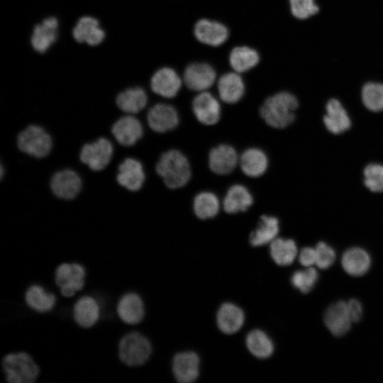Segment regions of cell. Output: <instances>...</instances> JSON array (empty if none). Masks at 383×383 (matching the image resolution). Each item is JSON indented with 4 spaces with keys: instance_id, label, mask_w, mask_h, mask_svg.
Listing matches in <instances>:
<instances>
[{
    "instance_id": "6da1fadb",
    "label": "cell",
    "mask_w": 383,
    "mask_h": 383,
    "mask_svg": "<svg viewBox=\"0 0 383 383\" xmlns=\"http://www.w3.org/2000/svg\"><path fill=\"white\" fill-rule=\"evenodd\" d=\"M299 106L297 96L291 91L282 89L267 95L262 101L259 112L268 126L284 128L294 121Z\"/></svg>"
},
{
    "instance_id": "7a4b0ae2",
    "label": "cell",
    "mask_w": 383,
    "mask_h": 383,
    "mask_svg": "<svg viewBox=\"0 0 383 383\" xmlns=\"http://www.w3.org/2000/svg\"><path fill=\"white\" fill-rule=\"evenodd\" d=\"M155 172L169 189H179L191 179L192 170L187 157L177 150L162 152L155 163Z\"/></svg>"
},
{
    "instance_id": "3957f363",
    "label": "cell",
    "mask_w": 383,
    "mask_h": 383,
    "mask_svg": "<svg viewBox=\"0 0 383 383\" xmlns=\"http://www.w3.org/2000/svg\"><path fill=\"white\" fill-rule=\"evenodd\" d=\"M16 145L22 153L40 160L48 157L52 152L53 139L45 127L30 123L18 133Z\"/></svg>"
},
{
    "instance_id": "277c9868",
    "label": "cell",
    "mask_w": 383,
    "mask_h": 383,
    "mask_svg": "<svg viewBox=\"0 0 383 383\" xmlns=\"http://www.w3.org/2000/svg\"><path fill=\"white\" fill-rule=\"evenodd\" d=\"M1 366L9 383H33L40 374V368L33 358L23 351L4 355Z\"/></svg>"
},
{
    "instance_id": "5b68a950",
    "label": "cell",
    "mask_w": 383,
    "mask_h": 383,
    "mask_svg": "<svg viewBox=\"0 0 383 383\" xmlns=\"http://www.w3.org/2000/svg\"><path fill=\"white\" fill-rule=\"evenodd\" d=\"M114 153L113 140L106 136H101L82 146L79 160L90 170L101 172L110 165Z\"/></svg>"
},
{
    "instance_id": "8992f818",
    "label": "cell",
    "mask_w": 383,
    "mask_h": 383,
    "mask_svg": "<svg viewBox=\"0 0 383 383\" xmlns=\"http://www.w3.org/2000/svg\"><path fill=\"white\" fill-rule=\"evenodd\" d=\"M152 353L149 340L138 331L124 335L118 344L119 360L128 367H138L145 364Z\"/></svg>"
},
{
    "instance_id": "52a82bcc",
    "label": "cell",
    "mask_w": 383,
    "mask_h": 383,
    "mask_svg": "<svg viewBox=\"0 0 383 383\" xmlns=\"http://www.w3.org/2000/svg\"><path fill=\"white\" fill-rule=\"evenodd\" d=\"M181 74L185 89L195 93L209 91L216 85L219 75L215 66L205 60L188 63Z\"/></svg>"
},
{
    "instance_id": "ba28073f",
    "label": "cell",
    "mask_w": 383,
    "mask_h": 383,
    "mask_svg": "<svg viewBox=\"0 0 383 383\" xmlns=\"http://www.w3.org/2000/svg\"><path fill=\"white\" fill-rule=\"evenodd\" d=\"M148 87L152 94L165 99H174L183 89L182 74L174 67L163 65L152 74Z\"/></svg>"
},
{
    "instance_id": "9c48e42d",
    "label": "cell",
    "mask_w": 383,
    "mask_h": 383,
    "mask_svg": "<svg viewBox=\"0 0 383 383\" xmlns=\"http://www.w3.org/2000/svg\"><path fill=\"white\" fill-rule=\"evenodd\" d=\"M146 128L139 116L121 115L111 127V135L113 142L124 148L135 145L143 137Z\"/></svg>"
},
{
    "instance_id": "30bf717a",
    "label": "cell",
    "mask_w": 383,
    "mask_h": 383,
    "mask_svg": "<svg viewBox=\"0 0 383 383\" xmlns=\"http://www.w3.org/2000/svg\"><path fill=\"white\" fill-rule=\"evenodd\" d=\"M143 122L153 133L163 134L176 128L179 122V113L171 104L158 101L149 106L145 113Z\"/></svg>"
},
{
    "instance_id": "8fae6325",
    "label": "cell",
    "mask_w": 383,
    "mask_h": 383,
    "mask_svg": "<svg viewBox=\"0 0 383 383\" xmlns=\"http://www.w3.org/2000/svg\"><path fill=\"white\" fill-rule=\"evenodd\" d=\"M193 34L201 44L211 47L220 48L230 38V29L223 21L209 17L199 18L194 24Z\"/></svg>"
},
{
    "instance_id": "7c38bea8",
    "label": "cell",
    "mask_w": 383,
    "mask_h": 383,
    "mask_svg": "<svg viewBox=\"0 0 383 383\" xmlns=\"http://www.w3.org/2000/svg\"><path fill=\"white\" fill-rule=\"evenodd\" d=\"M49 187L56 198L63 201H72L82 192L83 179L76 170L65 167L57 170L52 174Z\"/></svg>"
},
{
    "instance_id": "4fadbf2b",
    "label": "cell",
    "mask_w": 383,
    "mask_h": 383,
    "mask_svg": "<svg viewBox=\"0 0 383 383\" xmlns=\"http://www.w3.org/2000/svg\"><path fill=\"white\" fill-rule=\"evenodd\" d=\"M86 270L77 262H62L55 270L54 281L64 297H72L85 286Z\"/></svg>"
},
{
    "instance_id": "5bb4252c",
    "label": "cell",
    "mask_w": 383,
    "mask_h": 383,
    "mask_svg": "<svg viewBox=\"0 0 383 383\" xmlns=\"http://www.w3.org/2000/svg\"><path fill=\"white\" fill-rule=\"evenodd\" d=\"M147 180L143 163L133 156L125 157L118 165L116 181L123 189L137 192L143 189Z\"/></svg>"
},
{
    "instance_id": "9a60e30c",
    "label": "cell",
    "mask_w": 383,
    "mask_h": 383,
    "mask_svg": "<svg viewBox=\"0 0 383 383\" xmlns=\"http://www.w3.org/2000/svg\"><path fill=\"white\" fill-rule=\"evenodd\" d=\"M215 86L218 99L229 105L240 102L247 92L244 75L232 70L220 74Z\"/></svg>"
},
{
    "instance_id": "2e32d148",
    "label": "cell",
    "mask_w": 383,
    "mask_h": 383,
    "mask_svg": "<svg viewBox=\"0 0 383 383\" xmlns=\"http://www.w3.org/2000/svg\"><path fill=\"white\" fill-rule=\"evenodd\" d=\"M150 99L145 87L140 85L127 87L116 96L115 103L122 114L139 116L148 108Z\"/></svg>"
},
{
    "instance_id": "e0dca14e",
    "label": "cell",
    "mask_w": 383,
    "mask_h": 383,
    "mask_svg": "<svg viewBox=\"0 0 383 383\" xmlns=\"http://www.w3.org/2000/svg\"><path fill=\"white\" fill-rule=\"evenodd\" d=\"M218 99L210 91L196 93L192 99V109L199 122L206 126H213L219 121L221 106Z\"/></svg>"
},
{
    "instance_id": "ac0fdd59",
    "label": "cell",
    "mask_w": 383,
    "mask_h": 383,
    "mask_svg": "<svg viewBox=\"0 0 383 383\" xmlns=\"http://www.w3.org/2000/svg\"><path fill=\"white\" fill-rule=\"evenodd\" d=\"M73 39L78 43L96 47L106 39V32L94 16L84 15L75 23L72 30Z\"/></svg>"
},
{
    "instance_id": "d6986e66",
    "label": "cell",
    "mask_w": 383,
    "mask_h": 383,
    "mask_svg": "<svg viewBox=\"0 0 383 383\" xmlns=\"http://www.w3.org/2000/svg\"><path fill=\"white\" fill-rule=\"evenodd\" d=\"M58 32V19L53 16L45 17L33 28L30 38L32 48L38 53H45L57 41Z\"/></svg>"
},
{
    "instance_id": "ffe728a7",
    "label": "cell",
    "mask_w": 383,
    "mask_h": 383,
    "mask_svg": "<svg viewBox=\"0 0 383 383\" xmlns=\"http://www.w3.org/2000/svg\"><path fill=\"white\" fill-rule=\"evenodd\" d=\"M260 61L259 50L247 44L234 45L228 55L230 69L243 75L256 68Z\"/></svg>"
},
{
    "instance_id": "44dd1931",
    "label": "cell",
    "mask_w": 383,
    "mask_h": 383,
    "mask_svg": "<svg viewBox=\"0 0 383 383\" xmlns=\"http://www.w3.org/2000/svg\"><path fill=\"white\" fill-rule=\"evenodd\" d=\"M116 313L121 321L127 325L140 323L145 316V306L142 298L135 292L123 294L116 306Z\"/></svg>"
},
{
    "instance_id": "7402d4cb",
    "label": "cell",
    "mask_w": 383,
    "mask_h": 383,
    "mask_svg": "<svg viewBox=\"0 0 383 383\" xmlns=\"http://www.w3.org/2000/svg\"><path fill=\"white\" fill-rule=\"evenodd\" d=\"M208 162L213 172L226 175L233 172L239 164V156L231 145L221 144L211 150Z\"/></svg>"
},
{
    "instance_id": "603a6c76",
    "label": "cell",
    "mask_w": 383,
    "mask_h": 383,
    "mask_svg": "<svg viewBox=\"0 0 383 383\" xmlns=\"http://www.w3.org/2000/svg\"><path fill=\"white\" fill-rule=\"evenodd\" d=\"M323 123L332 133L338 134L350 128L351 121L340 100L336 97L328 99L325 104Z\"/></svg>"
},
{
    "instance_id": "cb8c5ba5",
    "label": "cell",
    "mask_w": 383,
    "mask_h": 383,
    "mask_svg": "<svg viewBox=\"0 0 383 383\" xmlns=\"http://www.w3.org/2000/svg\"><path fill=\"white\" fill-rule=\"evenodd\" d=\"M72 315L74 322L79 327L90 328L98 322L101 309L96 299L91 296L84 295L75 301Z\"/></svg>"
},
{
    "instance_id": "d4e9b609",
    "label": "cell",
    "mask_w": 383,
    "mask_h": 383,
    "mask_svg": "<svg viewBox=\"0 0 383 383\" xmlns=\"http://www.w3.org/2000/svg\"><path fill=\"white\" fill-rule=\"evenodd\" d=\"M172 371L175 379L181 383L195 381L199 373V358L193 352L177 354L172 362Z\"/></svg>"
},
{
    "instance_id": "484cf974",
    "label": "cell",
    "mask_w": 383,
    "mask_h": 383,
    "mask_svg": "<svg viewBox=\"0 0 383 383\" xmlns=\"http://www.w3.org/2000/svg\"><path fill=\"white\" fill-rule=\"evenodd\" d=\"M324 323L335 336L345 335L350 328V320L347 303L340 301L331 304L324 314Z\"/></svg>"
},
{
    "instance_id": "4316f807",
    "label": "cell",
    "mask_w": 383,
    "mask_h": 383,
    "mask_svg": "<svg viewBox=\"0 0 383 383\" xmlns=\"http://www.w3.org/2000/svg\"><path fill=\"white\" fill-rule=\"evenodd\" d=\"M268 158L265 152L257 148L245 150L239 157L242 172L250 177H259L267 171Z\"/></svg>"
},
{
    "instance_id": "83f0119b",
    "label": "cell",
    "mask_w": 383,
    "mask_h": 383,
    "mask_svg": "<svg viewBox=\"0 0 383 383\" xmlns=\"http://www.w3.org/2000/svg\"><path fill=\"white\" fill-rule=\"evenodd\" d=\"M253 198L250 191L243 185H232L223 200V208L228 213H237L247 211L252 204Z\"/></svg>"
},
{
    "instance_id": "f1b7e54d",
    "label": "cell",
    "mask_w": 383,
    "mask_h": 383,
    "mask_svg": "<svg viewBox=\"0 0 383 383\" xmlns=\"http://www.w3.org/2000/svg\"><path fill=\"white\" fill-rule=\"evenodd\" d=\"M243 311L231 303L223 304L217 313V324L219 329L226 334H233L240 330L244 323Z\"/></svg>"
},
{
    "instance_id": "f546056e",
    "label": "cell",
    "mask_w": 383,
    "mask_h": 383,
    "mask_svg": "<svg viewBox=\"0 0 383 383\" xmlns=\"http://www.w3.org/2000/svg\"><path fill=\"white\" fill-rule=\"evenodd\" d=\"M26 305L38 313L51 311L56 304L54 294L48 292L39 284H32L27 288L24 294Z\"/></svg>"
},
{
    "instance_id": "4dcf8cb0",
    "label": "cell",
    "mask_w": 383,
    "mask_h": 383,
    "mask_svg": "<svg viewBox=\"0 0 383 383\" xmlns=\"http://www.w3.org/2000/svg\"><path fill=\"white\" fill-rule=\"evenodd\" d=\"M279 231V220L272 216L263 215L257 228L250 233V243L255 247L265 245L277 238Z\"/></svg>"
},
{
    "instance_id": "1f68e13d",
    "label": "cell",
    "mask_w": 383,
    "mask_h": 383,
    "mask_svg": "<svg viewBox=\"0 0 383 383\" xmlns=\"http://www.w3.org/2000/svg\"><path fill=\"white\" fill-rule=\"evenodd\" d=\"M371 264L368 253L360 248H352L346 250L342 257L344 270L352 276H362L369 270Z\"/></svg>"
},
{
    "instance_id": "d6a6232c",
    "label": "cell",
    "mask_w": 383,
    "mask_h": 383,
    "mask_svg": "<svg viewBox=\"0 0 383 383\" xmlns=\"http://www.w3.org/2000/svg\"><path fill=\"white\" fill-rule=\"evenodd\" d=\"M220 209L218 196L211 192H201L196 195L193 210L197 218L206 220L215 217Z\"/></svg>"
},
{
    "instance_id": "836d02e7",
    "label": "cell",
    "mask_w": 383,
    "mask_h": 383,
    "mask_svg": "<svg viewBox=\"0 0 383 383\" xmlns=\"http://www.w3.org/2000/svg\"><path fill=\"white\" fill-rule=\"evenodd\" d=\"M270 251L276 264L287 266L291 265L296 258L297 248L293 240L279 238L270 243Z\"/></svg>"
},
{
    "instance_id": "e575fe53",
    "label": "cell",
    "mask_w": 383,
    "mask_h": 383,
    "mask_svg": "<svg viewBox=\"0 0 383 383\" xmlns=\"http://www.w3.org/2000/svg\"><path fill=\"white\" fill-rule=\"evenodd\" d=\"M360 100L371 111H383V82L371 80L365 82L360 90Z\"/></svg>"
},
{
    "instance_id": "d590c367",
    "label": "cell",
    "mask_w": 383,
    "mask_h": 383,
    "mask_svg": "<svg viewBox=\"0 0 383 383\" xmlns=\"http://www.w3.org/2000/svg\"><path fill=\"white\" fill-rule=\"evenodd\" d=\"M246 345L252 355L260 359L270 357L274 351L272 341L260 330H254L248 334Z\"/></svg>"
},
{
    "instance_id": "8d00e7d4",
    "label": "cell",
    "mask_w": 383,
    "mask_h": 383,
    "mask_svg": "<svg viewBox=\"0 0 383 383\" xmlns=\"http://www.w3.org/2000/svg\"><path fill=\"white\" fill-rule=\"evenodd\" d=\"M289 7L292 16L298 20L309 19L320 11L316 0H289Z\"/></svg>"
},
{
    "instance_id": "74e56055",
    "label": "cell",
    "mask_w": 383,
    "mask_h": 383,
    "mask_svg": "<svg viewBox=\"0 0 383 383\" xmlns=\"http://www.w3.org/2000/svg\"><path fill=\"white\" fill-rule=\"evenodd\" d=\"M318 274L316 269L309 267L304 271L295 272L291 278L292 285L302 293L309 292L318 281Z\"/></svg>"
},
{
    "instance_id": "f35d334b",
    "label": "cell",
    "mask_w": 383,
    "mask_h": 383,
    "mask_svg": "<svg viewBox=\"0 0 383 383\" xmlns=\"http://www.w3.org/2000/svg\"><path fill=\"white\" fill-rule=\"evenodd\" d=\"M364 182L372 192H383V165L371 163L364 170Z\"/></svg>"
},
{
    "instance_id": "ab89813d",
    "label": "cell",
    "mask_w": 383,
    "mask_h": 383,
    "mask_svg": "<svg viewBox=\"0 0 383 383\" xmlns=\"http://www.w3.org/2000/svg\"><path fill=\"white\" fill-rule=\"evenodd\" d=\"M316 265L320 269L326 270L331 267L335 260L334 250L324 242H319L316 247Z\"/></svg>"
},
{
    "instance_id": "60d3db41",
    "label": "cell",
    "mask_w": 383,
    "mask_h": 383,
    "mask_svg": "<svg viewBox=\"0 0 383 383\" xmlns=\"http://www.w3.org/2000/svg\"><path fill=\"white\" fill-rule=\"evenodd\" d=\"M299 262L304 267H310L316 264V249L306 247L301 250L299 256Z\"/></svg>"
},
{
    "instance_id": "b9f144b4",
    "label": "cell",
    "mask_w": 383,
    "mask_h": 383,
    "mask_svg": "<svg viewBox=\"0 0 383 383\" xmlns=\"http://www.w3.org/2000/svg\"><path fill=\"white\" fill-rule=\"evenodd\" d=\"M347 306L352 323L359 321L362 316V307L360 302L356 299H350L347 303Z\"/></svg>"
}]
</instances>
